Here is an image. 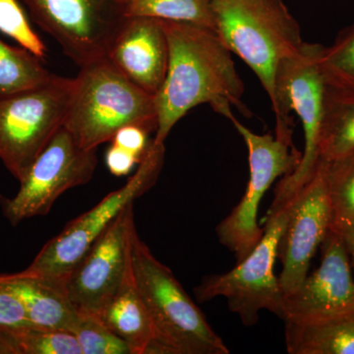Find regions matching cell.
<instances>
[{
  "label": "cell",
  "mask_w": 354,
  "mask_h": 354,
  "mask_svg": "<svg viewBox=\"0 0 354 354\" xmlns=\"http://www.w3.org/2000/svg\"><path fill=\"white\" fill-rule=\"evenodd\" d=\"M53 74L43 59L0 39V95L14 94L48 80Z\"/></svg>",
  "instance_id": "44dd1931"
},
{
  "label": "cell",
  "mask_w": 354,
  "mask_h": 354,
  "mask_svg": "<svg viewBox=\"0 0 354 354\" xmlns=\"http://www.w3.org/2000/svg\"><path fill=\"white\" fill-rule=\"evenodd\" d=\"M290 354H354V307L307 323L286 322Z\"/></svg>",
  "instance_id": "ac0fdd59"
},
{
  "label": "cell",
  "mask_w": 354,
  "mask_h": 354,
  "mask_svg": "<svg viewBox=\"0 0 354 354\" xmlns=\"http://www.w3.org/2000/svg\"><path fill=\"white\" fill-rule=\"evenodd\" d=\"M131 124L156 130V97L128 80L106 57L81 67L64 124L79 145L97 149Z\"/></svg>",
  "instance_id": "277c9868"
},
{
  "label": "cell",
  "mask_w": 354,
  "mask_h": 354,
  "mask_svg": "<svg viewBox=\"0 0 354 354\" xmlns=\"http://www.w3.org/2000/svg\"><path fill=\"white\" fill-rule=\"evenodd\" d=\"M293 201L295 199L285 206L269 209L262 239L252 252L236 263L232 271L203 279L194 288L198 301L225 298L228 308L239 316L246 327L258 322L262 310L283 319V295L274 267Z\"/></svg>",
  "instance_id": "52a82bcc"
},
{
  "label": "cell",
  "mask_w": 354,
  "mask_h": 354,
  "mask_svg": "<svg viewBox=\"0 0 354 354\" xmlns=\"http://www.w3.org/2000/svg\"><path fill=\"white\" fill-rule=\"evenodd\" d=\"M32 19L79 67L106 57L125 19L116 0H23Z\"/></svg>",
  "instance_id": "8fae6325"
},
{
  "label": "cell",
  "mask_w": 354,
  "mask_h": 354,
  "mask_svg": "<svg viewBox=\"0 0 354 354\" xmlns=\"http://www.w3.org/2000/svg\"><path fill=\"white\" fill-rule=\"evenodd\" d=\"M0 32L41 59L46 57V46L32 29L17 0H0Z\"/></svg>",
  "instance_id": "484cf974"
},
{
  "label": "cell",
  "mask_w": 354,
  "mask_h": 354,
  "mask_svg": "<svg viewBox=\"0 0 354 354\" xmlns=\"http://www.w3.org/2000/svg\"><path fill=\"white\" fill-rule=\"evenodd\" d=\"M320 62L328 83L354 90V24L342 30L329 48L323 46Z\"/></svg>",
  "instance_id": "cb8c5ba5"
},
{
  "label": "cell",
  "mask_w": 354,
  "mask_h": 354,
  "mask_svg": "<svg viewBox=\"0 0 354 354\" xmlns=\"http://www.w3.org/2000/svg\"><path fill=\"white\" fill-rule=\"evenodd\" d=\"M148 128L141 125L131 124L120 128L111 139V144L124 149L138 157L140 160L145 155L150 147L148 141Z\"/></svg>",
  "instance_id": "83f0119b"
},
{
  "label": "cell",
  "mask_w": 354,
  "mask_h": 354,
  "mask_svg": "<svg viewBox=\"0 0 354 354\" xmlns=\"http://www.w3.org/2000/svg\"><path fill=\"white\" fill-rule=\"evenodd\" d=\"M75 78L53 74L35 87L0 95V160L18 181L64 127Z\"/></svg>",
  "instance_id": "8992f818"
},
{
  "label": "cell",
  "mask_w": 354,
  "mask_h": 354,
  "mask_svg": "<svg viewBox=\"0 0 354 354\" xmlns=\"http://www.w3.org/2000/svg\"><path fill=\"white\" fill-rule=\"evenodd\" d=\"M323 46L301 44L295 53L279 64L274 83L272 111L276 116V136L292 140L290 113L295 111L304 131V150L295 171L283 177L274 192L270 209L292 201L315 174L320 160L319 140L322 124L326 79L321 67Z\"/></svg>",
  "instance_id": "3957f363"
},
{
  "label": "cell",
  "mask_w": 354,
  "mask_h": 354,
  "mask_svg": "<svg viewBox=\"0 0 354 354\" xmlns=\"http://www.w3.org/2000/svg\"><path fill=\"white\" fill-rule=\"evenodd\" d=\"M215 32L259 79L271 102L277 71L304 44L283 0H211Z\"/></svg>",
  "instance_id": "5b68a950"
},
{
  "label": "cell",
  "mask_w": 354,
  "mask_h": 354,
  "mask_svg": "<svg viewBox=\"0 0 354 354\" xmlns=\"http://www.w3.org/2000/svg\"><path fill=\"white\" fill-rule=\"evenodd\" d=\"M123 17L189 23L215 31L211 0H116Z\"/></svg>",
  "instance_id": "ffe728a7"
},
{
  "label": "cell",
  "mask_w": 354,
  "mask_h": 354,
  "mask_svg": "<svg viewBox=\"0 0 354 354\" xmlns=\"http://www.w3.org/2000/svg\"><path fill=\"white\" fill-rule=\"evenodd\" d=\"M323 162L332 207V223L354 221V151L337 160Z\"/></svg>",
  "instance_id": "7402d4cb"
},
{
  "label": "cell",
  "mask_w": 354,
  "mask_h": 354,
  "mask_svg": "<svg viewBox=\"0 0 354 354\" xmlns=\"http://www.w3.org/2000/svg\"><path fill=\"white\" fill-rule=\"evenodd\" d=\"M354 151V90L326 81L319 153L330 162Z\"/></svg>",
  "instance_id": "d6986e66"
},
{
  "label": "cell",
  "mask_w": 354,
  "mask_h": 354,
  "mask_svg": "<svg viewBox=\"0 0 354 354\" xmlns=\"http://www.w3.org/2000/svg\"><path fill=\"white\" fill-rule=\"evenodd\" d=\"M169 41V66L156 95L157 128L153 142L165 144L172 128L191 109L209 104L216 113L242 104L244 84L232 51L209 28L165 21Z\"/></svg>",
  "instance_id": "6da1fadb"
},
{
  "label": "cell",
  "mask_w": 354,
  "mask_h": 354,
  "mask_svg": "<svg viewBox=\"0 0 354 354\" xmlns=\"http://www.w3.org/2000/svg\"><path fill=\"white\" fill-rule=\"evenodd\" d=\"M165 153V144L151 142L138 169L124 186L109 193L94 208L70 221L23 272L64 286L74 268L120 212L155 185L164 165Z\"/></svg>",
  "instance_id": "ba28073f"
},
{
  "label": "cell",
  "mask_w": 354,
  "mask_h": 354,
  "mask_svg": "<svg viewBox=\"0 0 354 354\" xmlns=\"http://www.w3.org/2000/svg\"><path fill=\"white\" fill-rule=\"evenodd\" d=\"M293 199L292 209L279 247L278 257L283 264L279 281L283 297L304 283L311 261L332 225V207L322 160H319L312 178Z\"/></svg>",
  "instance_id": "4fadbf2b"
},
{
  "label": "cell",
  "mask_w": 354,
  "mask_h": 354,
  "mask_svg": "<svg viewBox=\"0 0 354 354\" xmlns=\"http://www.w3.org/2000/svg\"><path fill=\"white\" fill-rule=\"evenodd\" d=\"M99 318L109 330L129 344L133 354L150 353L155 332L150 313L135 283L131 256L120 288Z\"/></svg>",
  "instance_id": "e0dca14e"
},
{
  "label": "cell",
  "mask_w": 354,
  "mask_h": 354,
  "mask_svg": "<svg viewBox=\"0 0 354 354\" xmlns=\"http://www.w3.org/2000/svg\"><path fill=\"white\" fill-rule=\"evenodd\" d=\"M133 203L120 212L65 281V295L77 313L99 317L120 288L130 259Z\"/></svg>",
  "instance_id": "7c38bea8"
},
{
  "label": "cell",
  "mask_w": 354,
  "mask_h": 354,
  "mask_svg": "<svg viewBox=\"0 0 354 354\" xmlns=\"http://www.w3.org/2000/svg\"><path fill=\"white\" fill-rule=\"evenodd\" d=\"M232 121L248 149V184L243 197L216 227L218 241L234 254L236 263L249 255L262 239L264 228L258 225L260 203L266 191L279 178L290 176L297 169L301 153L292 140L256 134L244 127L232 114V109L223 113Z\"/></svg>",
  "instance_id": "9c48e42d"
},
{
  "label": "cell",
  "mask_w": 354,
  "mask_h": 354,
  "mask_svg": "<svg viewBox=\"0 0 354 354\" xmlns=\"http://www.w3.org/2000/svg\"><path fill=\"white\" fill-rule=\"evenodd\" d=\"M3 335L0 332V354H4V341H3Z\"/></svg>",
  "instance_id": "4dcf8cb0"
},
{
  "label": "cell",
  "mask_w": 354,
  "mask_h": 354,
  "mask_svg": "<svg viewBox=\"0 0 354 354\" xmlns=\"http://www.w3.org/2000/svg\"><path fill=\"white\" fill-rule=\"evenodd\" d=\"M330 230L341 235L354 274V221H335L330 225Z\"/></svg>",
  "instance_id": "f546056e"
},
{
  "label": "cell",
  "mask_w": 354,
  "mask_h": 354,
  "mask_svg": "<svg viewBox=\"0 0 354 354\" xmlns=\"http://www.w3.org/2000/svg\"><path fill=\"white\" fill-rule=\"evenodd\" d=\"M32 327L19 298L0 283V332L17 333Z\"/></svg>",
  "instance_id": "4316f807"
},
{
  "label": "cell",
  "mask_w": 354,
  "mask_h": 354,
  "mask_svg": "<svg viewBox=\"0 0 354 354\" xmlns=\"http://www.w3.org/2000/svg\"><path fill=\"white\" fill-rule=\"evenodd\" d=\"M106 58L128 80L156 97L169 66V41L162 20L125 18Z\"/></svg>",
  "instance_id": "9a60e30c"
},
{
  "label": "cell",
  "mask_w": 354,
  "mask_h": 354,
  "mask_svg": "<svg viewBox=\"0 0 354 354\" xmlns=\"http://www.w3.org/2000/svg\"><path fill=\"white\" fill-rule=\"evenodd\" d=\"M141 160L132 153L128 152L120 147L111 144L106 155V164L109 171L113 176H128L135 165L139 164Z\"/></svg>",
  "instance_id": "f1b7e54d"
},
{
  "label": "cell",
  "mask_w": 354,
  "mask_h": 354,
  "mask_svg": "<svg viewBox=\"0 0 354 354\" xmlns=\"http://www.w3.org/2000/svg\"><path fill=\"white\" fill-rule=\"evenodd\" d=\"M70 332L76 337L82 354H133L129 344L109 330L97 316L77 314Z\"/></svg>",
  "instance_id": "603a6c76"
},
{
  "label": "cell",
  "mask_w": 354,
  "mask_h": 354,
  "mask_svg": "<svg viewBox=\"0 0 354 354\" xmlns=\"http://www.w3.org/2000/svg\"><path fill=\"white\" fill-rule=\"evenodd\" d=\"M17 354H82L71 332L30 329L13 333Z\"/></svg>",
  "instance_id": "d4e9b609"
},
{
  "label": "cell",
  "mask_w": 354,
  "mask_h": 354,
  "mask_svg": "<svg viewBox=\"0 0 354 354\" xmlns=\"http://www.w3.org/2000/svg\"><path fill=\"white\" fill-rule=\"evenodd\" d=\"M97 165V149H85L64 127L39 153L11 199H2L4 216L12 225L50 213L71 188L88 183Z\"/></svg>",
  "instance_id": "30bf717a"
},
{
  "label": "cell",
  "mask_w": 354,
  "mask_h": 354,
  "mask_svg": "<svg viewBox=\"0 0 354 354\" xmlns=\"http://www.w3.org/2000/svg\"><path fill=\"white\" fill-rule=\"evenodd\" d=\"M321 247L319 267L283 297L285 322H312L354 307V274L341 235L330 230Z\"/></svg>",
  "instance_id": "5bb4252c"
},
{
  "label": "cell",
  "mask_w": 354,
  "mask_h": 354,
  "mask_svg": "<svg viewBox=\"0 0 354 354\" xmlns=\"http://www.w3.org/2000/svg\"><path fill=\"white\" fill-rule=\"evenodd\" d=\"M0 283L19 298L32 327L71 330L78 313L69 304L64 286L23 271L0 274Z\"/></svg>",
  "instance_id": "2e32d148"
},
{
  "label": "cell",
  "mask_w": 354,
  "mask_h": 354,
  "mask_svg": "<svg viewBox=\"0 0 354 354\" xmlns=\"http://www.w3.org/2000/svg\"><path fill=\"white\" fill-rule=\"evenodd\" d=\"M130 256L135 283L155 332L149 354L230 353L174 272L141 241L136 227L130 239Z\"/></svg>",
  "instance_id": "7a4b0ae2"
}]
</instances>
